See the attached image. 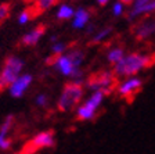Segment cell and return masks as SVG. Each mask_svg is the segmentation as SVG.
I'll list each match as a JSON object with an SVG mask.
<instances>
[{"instance_id": "cell-25", "label": "cell", "mask_w": 155, "mask_h": 154, "mask_svg": "<svg viewBox=\"0 0 155 154\" xmlns=\"http://www.w3.org/2000/svg\"><path fill=\"white\" fill-rule=\"evenodd\" d=\"M119 2H122L123 4H133L134 3V0H119Z\"/></svg>"}, {"instance_id": "cell-8", "label": "cell", "mask_w": 155, "mask_h": 154, "mask_svg": "<svg viewBox=\"0 0 155 154\" xmlns=\"http://www.w3.org/2000/svg\"><path fill=\"white\" fill-rule=\"evenodd\" d=\"M143 84H144V82H143V79L139 75L126 77V78H123L122 82H119V84L116 85L115 90L122 99L130 101V100H132L133 97H136V94L143 89Z\"/></svg>"}, {"instance_id": "cell-4", "label": "cell", "mask_w": 155, "mask_h": 154, "mask_svg": "<svg viewBox=\"0 0 155 154\" xmlns=\"http://www.w3.org/2000/svg\"><path fill=\"white\" fill-rule=\"evenodd\" d=\"M24 65H25L24 60L17 56H10L6 58L3 68L0 71V92L8 89L10 85L22 74Z\"/></svg>"}, {"instance_id": "cell-15", "label": "cell", "mask_w": 155, "mask_h": 154, "mask_svg": "<svg viewBox=\"0 0 155 154\" xmlns=\"http://www.w3.org/2000/svg\"><path fill=\"white\" fill-rule=\"evenodd\" d=\"M112 28L110 26H105V28L100 29V31H97V32L93 33L91 36V43L93 45H100V43H104L107 39H110L112 36Z\"/></svg>"}, {"instance_id": "cell-2", "label": "cell", "mask_w": 155, "mask_h": 154, "mask_svg": "<svg viewBox=\"0 0 155 154\" xmlns=\"http://www.w3.org/2000/svg\"><path fill=\"white\" fill-rule=\"evenodd\" d=\"M83 94L84 87L82 82H75V80L68 82L58 97L57 108L61 112L72 111L81 104V101L83 100Z\"/></svg>"}, {"instance_id": "cell-16", "label": "cell", "mask_w": 155, "mask_h": 154, "mask_svg": "<svg viewBox=\"0 0 155 154\" xmlns=\"http://www.w3.org/2000/svg\"><path fill=\"white\" fill-rule=\"evenodd\" d=\"M57 3H58V0H39V2H36V3L32 4L31 7L33 9L36 15H38V14H42V13H45V11H47V10L55 7Z\"/></svg>"}, {"instance_id": "cell-12", "label": "cell", "mask_w": 155, "mask_h": 154, "mask_svg": "<svg viewBox=\"0 0 155 154\" xmlns=\"http://www.w3.org/2000/svg\"><path fill=\"white\" fill-rule=\"evenodd\" d=\"M46 33V28L43 25H38L35 28H32L31 31L25 33L21 39V43L24 46H35L40 42V39L43 38V35Z\"/></svg>"}, {"instance_id": "cell-18", "label": "cell", "mask_w": 155, "mask_h": 154, "mask_svg": "<svg viewBox=\"0 0 155 154\" xmlns=\"http://www.w3.org/2000/svg\"><path fill=\"white\" fill-rule=\"evenodd\" d=\"M68 56L71 57L72 63H74L75 65H76L78 68H82V65H83L84 63V53L81 50V49H71V50H68L67 51Z\"/></svg>"}, {"instance_id": "cell-5", "label": "cell", "mask_w": 155, "mask_h": 154, "mask_svg": "<svg viewBox=\"0 0 155 154\" xmlns=\"http://www.w3.org/2000/svg\"><path fill=\"white\" fill-rule=\"evenodd\" d=\"M48 63H51L54 70L57 71V72H60L62 77L69 78L71 80H75V82H82V80H83L84 74H83V71H82V68H78L76 65L72 63V60H71V57L68 56V53H64V54H61V56H55L51 60H48Z\"/></svg>"}, {"instance_id": "cell-9", "label": "cell", "mask_w": 155, "mask_h": 154, "mask_svg": "<svg viewBox=\"0 0 155 154\" xmlns=\"http://www.w3.org/2000/svg\"><path fill=\"white\" fill-rule=\"evenodd\" d=\"M33 77L31 74H21L13 84L8 86V92L14 99H19L26 93V90L32 85Z\"/></svg>"}, {"instance_id": "cell-14", "label": "cell", "mask_w": 155, "mask_h": 154, "mask_svg": "<svg viewBox=\"0 0 155 154\" xmlns=\"http://www.w3.org/2000/svg\"><path fill=\"white\" fill-rule=\"evenodd\" d=\"M125 54H126V51L123 47H120V46H112L110 50L107 51V61L111 65H115L116 63H119L125 57Z\"/></svg>"}, {"instance_id": "cell-10", "label": "cell", "mask_w": 155, "mask_h": 154, "mask_svg": "<svg viewBox=\"0 0 155 154\" xmlns=\"http://www.w3.org/2000/svg\"><path fill=\"white\" fill-rule=\"evenodd\" d=\"M133 35L139 40H147L151 36L155 35V21L151 18H144L143 17L139 22L134 24L133 28Z\"/></svg>"}, {"instance_id": "cell-24", "label": "cell", "mask_w": 155, "mask_h": 154, "mask_svg": "<svg viewBox=\"0 0 155 154\" xmlns=\"http://www.w3.org/2000/svg\"><path fill=\"white\" fill-rule=\"evenodd\" d=\"M94 2H96L98 6H107V4L110 3L111 0H94Z\"/></svg>"}, {"instance_id": "cell-7", "label": "cell", "mask_w": 155, "mask_h": 154, "mask_svg": "<svg viewBox=\"0 0 155 154\" xmlns=\"http://www.w3.org/2000/svg\"><path fill=\"white\" fill-rule=\"evenodd\" d=\"M55 145V136L53 131H43L39 132L36 136H33L31 140L25 145L22 149V153L25 154H33L42 149H50L54 147Z\"/></svg>"}, {"instance_id": "cell-1", "label": "cell", "mask_w": 155, "mask_h": 154, "mask_svg": "<svg viewBox=\"0 0 155 154\" xmlns=\"http://www.w3.org/2000/svg\"><path fill=\"white\" fill-rule=\"evenodd\" d=\"M155 63V54L148 53H141V51H134V53H126L125 57L116 63L114 67V74L119 78L133 77L139 75L145 68L151 67Z\"/></svg>"}, {"instance_id": "cell-21", "label": "cell", "mask_w": 155, "mask_h": 154, "mask_svg": "<svg viewBox=\"0 0 155 154\" xmlns=\"http://www.w3.org/2000/svg\"><path fill=\"white\" fill-rule=\"evenodd\" d=\"M11 13V6L7 2H0V24L4 22L7 18L10 17Z\"/></svg>"}, {"instance_id": "cell-17", "label": "cell", "mask_w": 155, "mask_h": 154, "mask_svg": "<svg viewBox=\"0 0 155 154\" xmlns=\"http://www.w3.org/2000/svg\"><path fill=\"white\" fill-rule=\"evenodd\" d=\"M35 17H36L35 11H33L32 7L29 6L28 9H24L18 13V15H17V22H18L19 25H26V24L31 22Z\"/></svg>"}, {"instance_id": "cell-28", "label": "cell", "mask_w": 155, "mask_h": 154, "mask_svg": "<svg viewBox=\"0 0 155 154\" xmlns=\"http://www.w3.org/2000/svg\"><path fill=\"white\" fill-rule=\"evenodd\" d=\"M18 154H25V153H22V151H21V153H18Z\"/></svg>"}, {"instance_id": "cell-23", "label": "cell", "mask_w": 155, "mask_h": 154, "mask_svg": "<svg viewBox=\"0 0 155 154\" xmlns=\"http://www.w3.org/2000/svg\"><path fill=\"white\" fill-rule=\"evenodd\" d=\"M48 103V97L46 93H39L38 96L35 97V104L38 107H46Z\"/></svg>"}, {"instance_id": "cell-6", "label": "cell", "mask_w": 155, "mask_h": 154, "mask_svg": "<svg viewBox=\"0 0 155 154\" xmlns=\"http://www.w3.org/2000/svg\"><path fill=\"white\" fill-rule=\"evenodd\" d=\"M86 86L89 90H101L104 93L110 94L116 86V75L114 71H100L91 75L86 82Z\"/></svg>"}, {"instance_id": "cell-27", "label": "cell", "mask_w": 155, "mask_h": 154, "mask_svg": "<svg viewBox=\"0 0 155 154\" xmlns=\"http://www.w3.org/2000/svg\"><path fill=\"white\" fill-rule=\"evenodd\" d=\"M136 2V0H134ZM137 2H150V0H137Z\"/></svg>"}, {"instance_id": "cell-26", "label": "cell", "mask_w": 155, "mask_h": 154, "mask_svg": "<svg viewBox=\"0 0 155 154\" xmlns=\"http://www.w3.org/2000/svg\"><path fill=\"white\" fill-rule=\"evenodd\" d=\"M36 2H39V0H26V3H28L29 6H32V4H35Z\"/></svg>"}, {"instance_id": "cell-19", "label": "cell", "mask_w": 155, "mask_h": 154, "mask_svg": "<svg viewBox=\"0 0 155 154\" xmlns=\"http://www.w3.org/2000/svg\"><path fill=\"white\" fill-rule=\"evenodd\" d=\"M67 53V45L61 40H55V42H51V56L55 57V56H61Z\"/></svg>"}, {"instance_id": "cell-11", "label": "cell", "mask_w": 155, "mask_h": 154, "mask_svg": "<svg viewBox=\"0 0 155 154\" xmlns=\"http://www.w3.org/2000/svg\"><path fill=\"white\" fill-rule=\"evenodd\" d=\"M91 13L84 7H79L75 9V13L71 18V26L76 31H82V29L87 28V25L90 24Z\"/></svg>"}, {"instance_id": "cell-3", "label": "cell", "mask_w": 155, "mask_h": 154, "mask_svg": "<svg viewBox=\"0 0 155 154\" xmlns=\"http://www.w3.org/2000/svg\"><path fill=\"white\" fill-rule=\"evenodd\" d=\"M108 96L107 93L101 90H94L89 94V97L83 100L79 106L75 108L76 111V118L81 121H93L98 114V110L103 106L105 97Z\"/></svg>"}, {"instance_id": "cell-20", "label": "cell", "mask_w": 155, "mask_h": 154, "mask_svg": "<svg viewBox=\"0 0 155 154\" xmlns=\"http://www.w3.org/2000/svg\"><path fill=\"white\" fill-rule=\"evenodd\" d=\"M11 138L8 136V132H4V131H0V150H8L11 147Z\"/></svg>"}, {"instance_id": "cell-13", "label": "cell", "mask_w": 155, "mask_h": 154, "mask_svg": "<svg viewBox=\"0 0 155 154\" xmlns=\"http://www.w3.org/2000/svg\"><path fill=\"white\" fill-rule=\"evenodd\" d=\"M75 13V7L69 3H61L55 9V18L58 21H71Z\"/></svg>"}, {"instance_id": "cell-22", "label": "cell", "mask_w": 155, "mask_h": 154, "mask_svg": "<svg viewBox=\"0 0 155 154\" xmlns=\"http://www.w3.org/2000/svg\"><path fill=\"white\" fill-rule=\"evenodd\" d=\"M111 11H112L114 17H122L123 14L126 13V4H123L122 2H119V0H116L115 3H112Z\"/></svg>"}]
</instances>
